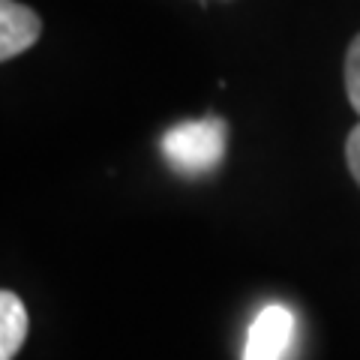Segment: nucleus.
Here are the masks:
<instances>
[{"instance_id":"nucleus-6","label":"nucleus","mask_w":360,"mask_h":360,"mask_svg":"<svg viewBox=\"0 0 360 360\" xmlns=\"http://www.w3.org/2000/svg\"><path fill=\"white\" fill-rule=\"evenodd\" d=\"M345 160H348V168H352L354 180L360 184V123L348 132V141H345Z\"/></svg>"},{"instance_id":"nucleus-5","label":"nucleus","mask_w":360,"mask_h":360,"mask_svg":"<svg viewBox=\"0 0 360 360\" xmlns=\"http://www.w3.org/2000/svg\"><path fill=\"white\" fill-rule=\"evenodd\" d=\"M345 94H348V103L360 115V33L348 45V54H345Z\"/></svg>"},{"instance_id":"nucleus-3","label":"nucleus","mask_w":360,"mask_h":360,"mask_svg":"<svg viewBox=\"0 0 360 360\" xmlns=\"http://www.w3.org/2000/svg\"><path fill=\"white\" fill-rule=\"evenodd\" d=\"M42 33V21L33 9L0 0V60H13L15 54L27 51Z\"/></svg>"},{"instance_id":"nucleus-2","label":"nucleus","mask_w":360,"mask_h":360,"mask_svg":"<svg viewBox=\"0 0 360 360\" xmlns=\"http://www.w3.org/2000/svg\"><path fill=\"white\" fill-rule=\"evenodd\" d=\"M295 340V312L283 303H270L255 315L246 336L243 360H283Z\"/></svg>"},{"instance_id":"nucleus-4","label":"nucleus","mask_w":360,"mask_h":360,"mask_svg":"<svg viewBox=\"0 0 360 360\" xmlns=\"http://www.w3.org/2000/svg\"><path fill=\"white\" fill-rule=\"evenodd\" d=\"M27 336V309L13 291L0 295V360H13Z\"/></svg>"},{"instance_id":"nucleus-1","label":"nucleus","mask_w":360,"mask_h":360,"mask_svg":"<svg viewBox=\"0 0 360 360\" xmlns=\"http://www.w3.org/2000/svg\"><path fill=\"white\" fill-rule=\"evenodd\" d=\"M229 129L219 117H201V120H184L168 129L160 139V150L174 172L186 177H198L213 172L222 156Z\"/></svg>"}]
</instances>
